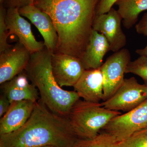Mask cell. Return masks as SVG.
<instances>
[{"label": "cell", "mask_w": 147, "mask_h": 147, "mask_svg": "<svg viewBox=\"0 0 147 147\" xmlns=\"http://www.w3.org/2000/svg\"><path fill=\"white\" fill-rule=\"evenodd\" d=\"M115 4L124 26L127 29L136 24L140 13L147 10V0H118Z\"/></svg>", "instance_id": "cell-17"}, {"label": "cell", "mask_w": 147, "mask_h": 147, "mask_svg": "<svg viewBox=\"0 0 147 147\" xmlns=\"http://www.w3.org/2000/svg\"><path fill=\"white\" fill-rule=\"evenodd\" d=\"M21 16L28 19L39 31L44 40L45 47L51 53L56 51L58 36L52 18L34 4L18 9Z\"/></svg>", "instance_id": "cell-12"}, {"label": "cell", "mask_w": 147, "mask_h": 147, "mask_svg": "<svg viewBox=\"0 0 147 147\" xmlns=\"http://www.w3.org/2000/svg\"><path fill=\"white\" fill-rule=\"evenodd\" d=\"M42 147H57L56 146H43Z\"/></svg>", "instance_id": "cell-26"}, {"label": "cell", "mask_w": 147, "mask_h": 147, "mask_svg": "<svg viewBox=\"0 0 147 147\" xmlns=\"http://www.w3.org/2000/svg\"><path fill=\"white\" fill-rule=\"evenodd\" d=\"M36 102L24 100L11 103L7 112L1 118L0 135L11 133L23 126L30 117Z\"/></svg>", "instance_id": "cell-15"}, {"label": "cell", "mask_w": 147, "mask_h": 147, "mask_svg": "<svg viewBox=\"0 0 147 147\" xmlns=\"http://www.w3.org/2000/svg\"><path fill=\"white\" fill-rule=\"evenodd\" d=\"M11 102L3 94L0 96V117H2L8 110Z\"/></svg>", "instance_id": "cell-25"}, {"label": "cell", "mask_w": 147, "mask_h": 147, "mask_svg": "<svg viewBox=\"0 0 147 147\" xmlns=\"http://www.w3.org/2000/svg\"><path fill=\"white\" fill-rule=\"evenodd\" d=\"M34 0H3V4L6 8L16 7L18 9L33 4Z\"/></svg>", "instance_id": "cell-24"}, {"label": "cell", "mask_w": 147, "mask_h": 147, "mask_svg": "<svg viewBox=\"0 0 147 147\" xmlns=\"http://www.w3.org/2000/svg\"><path fill=\"white\" fill-rule=\"evenodd\" d=\"M73 147H119L118 142L111 135L100 132L91 139H79Z\"/></svg>", "instance_id": "cell-18"}, {"label": "cell", "mask_w": 147, "mask_h": 147, "mask_svg": "<svg viewBox=\"0 0 147 147\" xmlns=\"http://www.w3.org/2000/svg\"><path fill=\"white\" fill-rule=\"evenodd\" d=\"M130 61L129 51L123 48L109 57L101 66L100 69L103 78L102 101L111 97L123 83L127 67Z\"/></svg>", "instance_id": "cell-7"}, {"label": "cell", "mask_w": 147, "mask_h": 147, "mask_svg": "<svg viewBox=\"0 0 147 147\" xmlns=\"http://www.w3.org/2000/svg\"><path fill=\"white\" fill-rule=\"evenodd\" d=\"M52 54L45 47L32 54L25 71L37 89L41 102L53 113L67 118L80 98L75 91L64 90L55 81L51 66Z\"/></svg>", "instance_id": "cell-3"}, {"label": "cell", "mask_w": 147, "mask_h": 147, "mask_svg": "<svg viewBox=\"0 0 147 147\" xmlns=\"http://www.w3.org/2000/svg\"><path fill=\"white\" fill-rule=\"evenodd\" d=\"M125 73H131L141 77L147 86V57L140 56L128 64Z\"/></svg>", "instance_id": "cell-19"}, {"label": "cell", "mask_w": 147, "mask_h": 147, "mask_svg": "<svg viewBox=\"0 0 147 147\" xmlns=\"http://www.w3.org/2000/svg\"><path fill=\"white\" fill-rule=\"evenodd\" d=\"M121 17L112 8L107 13L95 15L92 29L103 35L108 40L110 50L118 52L126 44V37L121 28Z\"/></svg>", "instance_id": "cell-8"}, {"label": "cell", "mask_w": 147, "mask_h": 147, "mask_svg": "<svg viewBox=\"0 0 147 147\" xmlns=\"http://www.w3.org/2000/svg\"><path fill=\"white\" fill-rule=\"evenodd\" d=\"M3 0H0V3H2Z\"/></svg>", "instance_id": "cell-27"}, {"label": "cell", "mask_w": 147, "mask_h": 147, "mask_svg": "<svg viewBox=\"0 0 147 147\" xmlns=\"http://www.w3.org/2000/svg\"><path fill=\"white\" fill-rule=\"evenodd\" d=\"M118 0H100L96 9L95 15L107 13Z\"/></svg>", "instance_id": "cell-23"}, {"label": "cell", "mask_w": 147, "mask_h": 147, "mask_svg": "<svg viewBox=\"0 0 147 147\" xmlns=\"http://www.w3.org/2000/svg\"><path fill=\"white\" fill-rule=\"evenodd\" d=\"M99 1L34 0L33 4L47 13L55 24L58 36L55 53L81 59L92 30Z\"/></svg>", "instance_id": "cell-1"}, {"label": "cell", "mask_w": 147, "mask_h": 147, "mask_svg": "<svg viewBox=\"0 0 147 147\" xmlns=\"http://www.w3.org/2000/svg\"><path fill=\"white\" fill-rule=\"evenodd\" d=\"M135 29L138 33L147 36V13L144 14L141 20L136 24ZM136 53L140 56L147 57V45L144 48L136 50Z\"/></svg>", "instance_id": "cell-22"}, {"label": "cell", "mask_w": 147, "mask_h": 147, "mask_svg": "<svg viewBox=\"0 0 147 147\" xmlns=\"http://www.w3.org/2000/svg\"><path fill=\"white\" fill-rule=\"evenodd\" d=\"M74 87L80 98L100 102L103 96V78L100 68L85 70Z\"/></svg>", "instance_id": "cell-13"}, {"label": "cell", "mask_w": 147, "mask_h": 147, "mask_svg": "<svg viewBox=\"0 0 147 147\" xmlns=\"http://www.w3.org/2000/svg\"><path fill=\"white\" fill-rule=\"evenodd\" d=\"M31 55L18 41L0 53V84L9 81L25 71Z\"/></svg>", "instance_id": "cell-10"}, {"label": "cell", "mask_w": 147, "mask_h": 147, "mask_svg": "<svg viewBox=\"0 0 147 147\" xmlns=\"http://www.w3.org/2000/svg\"><path fill=\"white\" fill-rule=\"evenodd\" d=\"M6 22L9 34H14L18 41L25 46L31 54L43 50L44 43L37 41L33 34L30 24L20 14L18 8H7Z\"/></svg>", "instance_id": "cell-11"}, {"label": "cell", "mask_w": 147, "mask_h": 147, "mask_svg": "<svg viewBox=\"0 0 147 147\" xmlns=\"http://www.w3.org/2000/svg\"><path fill=\"white\" fill-rule=\"evenodd\" d=\"M79 139L68 118L53 113L39 99L23 126L0 135V147H73Z\"/></svg>", "instance_id": "cell-2"}, {"label": "cell", "mask_w": 147, "mask_h": 147, "mask_svg": "<svg viewBox=\"0 0 147 147\" xmlns=\"http://www.w3.org/2000/svg\"><path fill=\"white\" fill-rule=\"evenodd\" d=\"M118 145L119 147H147V128L135 132Z\"/></svg>", "instance_id": "cell-20"}, {"label": "cell", "mask_w": 147, "mask_h": 147, "mask_svg": "<svg viewBox=\"0 0 147 147\" xmlns=\"http://www.w3.org/2000/svg\"><path fill=\"white\" fill-rule=\"evenodd\" d=\"M110 45L103 35L92 29L88 41L80 59L86 70L100 68Z\"/></svg>", "instance_id": "cell-16"}, {"label": "cell", "mask_w": 147, "mask_h": 147, "mask_svg": "<svg viewBox=\"0 0 147 147\" xmlns=\"http://www.w3.org/2000/svg\"><path fill=\"white\" fill-rule=\"evenodd\" d=\"M146 128L147 99L133 110L113 118L100 132L111 135L119 143Z\"/></svg>", "instance_id": "cell-5"}, {"label": "cell", "mask_w": 147, "mask_h": 147, "mask_svg": "<svg viewBox=\"0 0 147 147\" xmlns=\"http://www.w3.org/2000/svg\"><path fill=\"white\" fill-rule=\"evenodd\" d=\"M119 111L104 108L100 102L79 99L71 108L67 118L71 128L80 139H91L99 134Z\"/></svg>", "instance_id": "cell-4"}, {"label": "cell", "mask_w": 147, "mask_h": 147, "mask_svg": "<svg viewBox=\"0 0 147 147\" xmlns=\"http://www.w3.org/2000/svg\"><path fill=\"white\" fill-rule=\"evenodd\" d=\"M147 99V86L139 84L134 77L125 79L123 83L108 100L102 101L104 108L114 111L129 112Z\"/></svg>", "instance_id": "cell-6"}, {"label": "cell", "mask_w": 147, "mask_h": 147, "mask_svg": "<svg viewBox=\"0 0 147 147\" xmlns=\"http://www.w3.org/2000/svg\"><path fill=\"white\" fill-rule=\"evenodd\" d=\"M51 66L55 81L61 88L74 86L86 70L80 59L62 53L52 54Z\"/></svg>", "instance_id": "cell-9"}, {"label": "cell", "mask_w": 147, "mask_h": 147, "mask_svg": "<svg viewBox=\"0 0 147 147\" xmlns=\"http://www.w3.org/2000/svg\"><path fill=\"white\" fill-rule=\"evenodd\" d=\"M6 12L7 8L3 4H0V53L12 45L7 42L9 35L6 22Z\"/></svg>", "instance_id": "cell-21"}, {"label": "cell", "mask_w": 147, "mask_h": 147, "mask_svg": "<svg viewBox=\"0 0 147 147\" xmlns=\"http://www.w3.org/2000/svg\"><path fill=\"white\" fill-rule=\"evenodd\" d=\"M25 71L1 84L2 94L5 95L11 103L21 100H31L36 102L40 99L36 87L29 82Z\"/></svg>", "instance_id": "cell-14"}]
</instances>
